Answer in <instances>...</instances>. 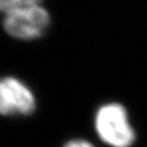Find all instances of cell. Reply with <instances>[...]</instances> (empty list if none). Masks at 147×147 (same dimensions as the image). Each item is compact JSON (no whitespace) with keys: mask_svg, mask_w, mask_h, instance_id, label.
<instances>
[{"mask_svg":"<svg viewBox=\"0 0 147 147\" xmlns=\"http://www.w3.org/2000/svg\"><path fill=\"white\" fill-rule=\"evenodd\" d=\"M36 106V97L26 83L12 76L0 78V115H29Z\"/></svg>","mask_w":147,"mask_h":147,"instance_id":"3957f363","label":"cell"},{"mask_svg":"<svg viewBox=\"0 0 147 147\" xmlns=\"http://www.w3.org/2000/svg\"><path fill=\"white\" fill-rule=\"evenodd\" d=\"M94 128L99 139L109 147H131L136 141L128 111L117 102L104 103L97 108Z\"/></svg>","mask_w":147,"mask_h":147,"instance_id":"6da1fadb","label":"cell"},{"mask_svg":"<svg viewBox=\"0 0 147 147\" xmlns=\"http://www.w3.org/2000/svg\"><path fill=\"white\" fill-rule=\"evenodd\" d=\"M62 147H96L86 139H71L65 142Z\"/></svg>","mask_w":147,"mask_h":147,"instance_id":"5b68a950","label":"cell"},{"mask_svg":"<svg viewBox=\"0 0 147 147\" xmlns=\"http://www.w3.org/2000/svg\"><path fill=\"white\" fill-rule=\"evenodd\" d=\"M43 0H0V12L4 16L24 7L42 4Z\"/></svg>","mask_w":147,"mask_h":147,"instance_id":"277c9868","label":"cell"},{"mask_svg":"<svg viewBox=\"0 0 147 147\" xmlns=\"http://www.w3.org/2000/svg\"><path fill=\"white\" fill-rule=\"evenodd\" d=\"M51 23L48 10L42 4L24 7L3 16V29L12 38L24 41L39 39Z\"/></svg>","mask_w":147,"mask_h":147,"instance_id":"7a4b0ae2","label":"cell"}]
</instances>
